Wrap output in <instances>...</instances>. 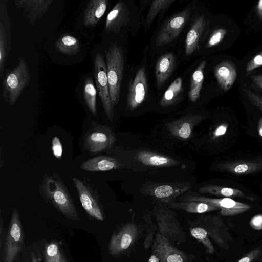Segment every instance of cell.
<instances>
[{"label":"cell","instance_id":"obj_12","mask_svg":"<svg viewBox=\"0 0 262 262\" xmlns=\"http://www.w3.org/2000/svg\"><path fill=\"white\" fill-rule=\"evenodd\" d=\"M191 12L185 9L169 19L158 32L156 39L158 46L166 45L178 37L186 24Z\"/></svg>","mask_w":262,"mask_h":262},{"label":"cell","instance_id":"obj_32","mask_svg":"<svg viewBox=\"0 0 262 262\" xmlns=\"http://www.w3.org/2000/svg\"><path fill=\"white\" fill-rule=\"evenodd\" d=\"M188 223L190 225L189 230L191 235L199 242L203 244L207 253L213 254L215 252V249L209 238L207 231L203 228L193 224L189 221Z\"/></svg>","mask_w":262,"mask_h":262},{"label":"cell","instance_id":"obj_43","mask_svg":"<svg viewBox=\"0 0 262 262\" xmlns=\"http://www.w3.org/2000/svg\"><path fill=\"white\" fill-rule=\"evenodd\" d=\"M253 82L262 90V75H257L252 76Z\"/></svg>","mask_w":262,"mask_h":262},{"label":"cell","instance_id":"obj_21","mask_svg":"<svg viewBox=\"0 0 262 262\" xmlns=\"http://www.w3.org/2000/svg\"><path fill=\"white\" fill-rule=\"evenodd\" d=\"M235 65L230 61H223L214 69V75L220 86L225 91L229 90L237 78Z\"/></svg>","mask_w":262,"mask_h":262},{"label":"cell","instance_id":"obj_5","mask_svg":"<svg viewBox=\"0 0 262 262\" xmlns=\"http://www.w3.org/2000/svg\"><path fill=\"white\" fill-rule=\"evenodd\" d=\"M24 235L17 209L14 208L10 219L3 250L4 262H14L24 245Z\"/></svg>","mask_w":262,"mask_h":262},{"label":"cell","instance_id":"obj_15","mask_svg":"<svg viewBox=\"0 0 262 262\" xmlns=\"http://www.w3.org/2000/svg\"><path fill=\"white\" fill-rule=\"evenodd\" d=\"M147 86L145 70L141 68L129 84L127 95V106L129 110H135L142 104L147 94Z\"/></svg>","mask_w":262,"mask_h":262},{"label":"cell","instance_id":"obj_6","mask_svg":"<svg viewBox=\"0 0 262 262\" xmlns=\"http://www.w3.org/2000/svg\"><path fill=\"white\" fill-rule=\"evenodd\" d=\"M189 222L203 228L207 231L209 237L219 246L229 249L228 243L233 238L229 232V227L221 217L216 215H202L198 216L194 221Z\"/></svg>","mask_w":262,"mask_h":262},{"label":"cell","instance_id":"obj_45","mask_svg":"<svg viewBox=\"0 0 262 262\" xmlns=\"http://www.w3.org/2000/svg\"><path fill=\"white\" fill-rule=\"evenodd\" d=\"M148 262H160V258L157 254L152 251V254L150 255Z\"/></svg>","mask_w":262,"mask_h":262},{"label":"cell","instance_id":"obj_11","mask_svg":"<svg viewBox=\"0 0 262 262\" xmlns=\"http://www.w3.org/2000/svg\"><path fill=\"white\" fill-rule=\"evenodd\" d=\"M81 203L86 214L91 217L102 221L104 216L97 198L90 187L83 181L74 178L72 179Z\"/></svg>","mask_w":262,"mask_h":262},{"label":"cell","instance_id":"obj_34","mask_svg":"<svg viewBox=\"0 0 262 262\" xmlns=\"http://www.w3.org/2000/svg\"><path fill=\"white\" fill-rule=\"evenodd\" d=\"M174 2V0H156L152 1L147 14L146 21L147 24L150 25L160 12L167 9Z\"/></svg>","mask_w":262,"mask_h":262},{"label":"cell","instance_id":"obj_1","mask_svg":"<svg viewBox=\"0 0 262 262\" xmlns=\"http://www.w3.org/2000/svg\"><path fill=\"white\" fill-rule=\"evenodd\" d=\"M39 192L47 201L66 217L75 221L80 220L73 200L63 181L58 175H45Z\"/></svg>","mask_w":262,"mask_h":262},{"label":"cell","instance_id":"obj_27","mask_svg":"<svg viewBox=\"0 0 262 262\" xmlns=\"http://www.w3.org/2000/svg\"><path fill=\"white\" fill-rule=\"evenodd\" d=\"M169 207L172 209L185 210L193 213H204L219 210L212 205L198 201H182L172 202Z\"/></svg>","mask_w":262,"mask_h":262},{"label":"cell","instance_id":"obj_10","mask_svg":"<svg viewBox=\"0 0 262 262\" xmlns=\"http://www.w3.org/2000/svg\"><path fill=\"white\" fill-rule=\"evenodd\" d=\"M183 201H198L217 207L223 216H234L250 209L251 205L235 201L230 198H211L197 195H188L181 199Z\"/></svg>","mask_w":262,"mask_h":262},{"label":"cell","instance_id":"obj_30","mask_svg":"<svg viewBox=\"0 0 262 262\" xmlns=\"http://www.w3.org/2000/svg\"><path fill=\"white\" fill-rule=\"evenodd\" d=\"M97 89L91 77L85 78L84 82L83 97L84 102L90 112L96 115Z\"/></svg>","mask_w":262,"mask_h":262},{"label":"cell","instance_id":"obj_8","mask_svg":"<svg viewBox=\"0 0 262 262\" xmlns=\"http://www.w3.org/2000/svg\"><path fill=\"white\" fill-rule=\"evenodd\" d=\"M115 141V136L111 128L95 124L85 133L83 144L90 153L96 154L112 147Z\"/></svg>","mask_w":262,"mask_h":262},{"label":"cell","instance_id":"obj_17","mask_svg":"<svg viewBox=\"0 0 262 262\" xmlns=\"http://www.w3.org/2000/svg\"><path fill=\"white\" fill-rule=\"evenodd\" d=\"M53 0H15V6L22 10L32 25L41 18L47 13Z\"/></svg>","mask_w":262,"mask_h":262},{"label":"cell","instance_id":"obj_39","mask_svg":"<svg viewBox=\"0 0 262 262\" xmlns=\"http://www.w3.org/2000/svg\"><path fill=\"white\" fill-rule=\"evenodd\" d=\"M52 150L54 156L61 159L62 155V145L58 137L55 136L52 140Z\"/></svg>","mask_w":262,"mask_h":262},{"label":"cell","instance_id":"obj_16","mask_svg":"<svg viewBox=\"0 0 262 262\" xmlns=\"http://www.w3.org/2000/svg\"><path fill=\"white\" fill-rule=\"evenodd\" d=\"M204 118L205 116L201 114H189L169 122L165 125L172 136L186 140L191 136L194 126Z\"/></svg>","mask_w":262,"mask_h":262},{"label":"cell","instance_id":"obj_18","mask_svg":"<svg viewBox=\"0 0 262 262\" xmlns=\"http://www.w3.org/2000/svg\"><path fill=\"white\" fill-rule=\"evenodd\" d=\"M216 167L222 171L234 175L250 174L262 169V158L223 162L218 164Z\"/></svg>","mask_w":262,"mask_h":262},{"label":"cell","instance_id":"obj_9","mask_svg":"<svg viewBox=\"0 0 262 262\" xmlns=\"http://www.w3.org/2000/svg\"><path fill=\"white\" fill-rule=\"evenodd\" d=\"M139 229L133 223H127L114 232L111 237L108 251L113 256H118L125 253L137 241L139 235Z\"/></svg>","mask_w":262,"mask_h":262},{"label":"cell","instance_id":"obj_23","mask_svg":"<svg viewBox=\"0 0 262 262\" xmlns=\"http://www.w3.org/2000/svg\"><path fill=\"white\" fill-rule=\"evenodd\" d=\"M106 0H91L84 9L83 23L85 26H94L105 12L107 6Z\"/></svg>","mask_w":262,"mask_h":262},{"label":"cell","instance_id":"obj_44","mask_svg":"<svg viewBox=\"0 0 262 262\" xmlns=\"http://www.w3.org/2000/svg\"><path fill=\"white\" fill-rule=\"evenodd\" d=\"M257 14L260 20H262V0L258 2L256 6Z\"/></svg>","mask_w":262,"mask_h":262},{"label":"cell","instance_id":"obj_4","mask_svg":"<svg viewBox=\"0 0 262 262\" xmlns=\"http://www.w3.org/2000/svg\"><path fill=\"white\" fill-rule=\"evenodd\" d=\"M153 213L160 234L171 243L185 242L187 234L175 212L168 208L159 206L154 208Z\"/></svg>","mask_w":262,"mask_h":262},{"label":"cell","instance_id":"obj_3","mask_svg":"<svg viewBox=\"0 0 262 262\" xmlns=\"http://www.w3.org/2000/svg\"><path fill=\"white\" fill-rule=\"evenodd\" d=\"M110 95L113 106L118 103L122 81L124 58L121 47L112 43L105 51Z\"/></svg>","mask_w":262,"mask_h":262},{"label":"cell","instance_id":"obj_47","mask_svg":"<svg viewBox=\"0 0 262 262\" xmlns=\"http://www.w3.org/2000/svg\"><path fill=\"white\" fill-rule=\"evenodd\" d=\"M31 261L32 262H38L37 257L34 252H32L31 254Z\"/></svg>","mask_w":262,"mask_h":262},{"label":"cell","instance_id":"obj_13","mask_svg":"<svg viewBox=\"0 0 262 262\" xmlns=\"http://www.w3.org/2000/svg\"><path fill=\"white\" fill-rule=\"evenodd\" d=\"M192 188L187 182L156 184L146 189V193L157 201L169 203Z\"/></svg>","mask_w":262,"mask_h":262},{"label":"cell","instance_id":"obj_42","mask_svg":"<svg viewBox=\"0 0 262 262\" xmlns=\"http://www.w3.org/2000/svg\"><path fill=\"white\" fill-rule=\"evenodd\" d=\"M249 225L255 230H262V214H258L253 216L249 222Z\"/></svg>","mask_w":262,"mask_h":262},{"label":"cell","instance_id":"obj_41","mask_svg":"<svg viewBox=\"0 0 262 262\" xmlns=\"http://www.w3.org/2000/svg\"><path fill=\"white\" fill-rule=\"evenodd\" d=\"M228 128V125L226 123L218 125L212 132L211 139L214 140L224 135L227 132Z\"/></svg>","mask_w":262,"mask_h":262},{"label":"cell","instance_id":"obj_25","mask_svg":"<svg viewBox=\"0 0 262 262\" xmlns=\"http://www.w3.org/2000/svg\"><path fill=\"white\" fill-rule=\"evenodd\" d=\"M137 159L144 165L156 167L177 165L179 161L170 157L148 151H141L137 154Z\"/></svg>","mask_w":262,"mask_h":262},{"label":"cell","instance_id":"obj_40","mask_svg":"<svg viewBox=\"0 0 262 262\" xmlns=\"http://www.w3.org/2000/svg\"><path fill=\"white\" fill-rule=\"evenodd\" d=\"M260 250L258 248H255L245 255L237 262H252L260 254Z\"/></svg>","mask_w":262,"mask_h":262},{"label":"cell","instance_id":"obj_35","mask_svg":"<svg viewBox=\"0 0 262 262\" xmlns=\"http://www.w3.org/2000/svg\"><path fill=\"white\" fill-rule=\"evenodd\" d=\"M61 254L57 242L52 241L46 244L44 249L45 262H59Z\"/></svg>","mask_w":262,"mask_h":262},{"label":"cell","instance_id":"obj_22","mask_svg":"<svg viewBox=\"0 0 262 262\" xmlns=\"http://www.w3.org/2000/svg\"><path fill=\"white\" fill-rule=\"evenodd\" d=\"M175 64V57L172 53L161 56L157 61L155 76L158 88H160L172 73Z\"/></svg>","mask_w":262,"mask_h":262},{"label":"cell","instance_id":"obj_46","mask_svg":"<svg viewBox=\"0 0 262 262\" xmlns=\"http://www.w3.org/2000/svg\"><path fill=\"white\" fill-rule=\"evenodd\" d=\"M257 132L259 136L262 138V117L259 118L258 122Z\"/></svg>","mask_w":262,"mask_h":262},{"label":"cell","instance_id":"obj_37","mask_svg":"<svg viewBox=\"0 0 262 262\" xmlns=\"http://www.w3.org/2000/svg\"><path fill=\"white\" fill-rule=\"evenodd\" d=\"M244 92L251 102L262 111V97L247 88H244Z\"/></svg>","mask_w":262,"mask_h":262},{"label":"cell","instance_id":"obj_36","mask_svg":"<svg viewBox=\"0 0 262 262\" xmlns=\"http://www.w3.org/2000/svg\"><path fill=\"white\" fill-rule=\"evenodd\" d=\"M226 33L227 30L225 28H219L214 31L207 41V47L211 48L219 45L222 41Z\"/></svg>","mask_w":262,"mask_h":262},{"label":"cell","instance_id":"obj_28","mask_svg":"<svg viewBox=\"0 0 262 262\" xmlns=\"http://www.w3.org/2000/svg\"><path fill=\"white\" fill-rule=\"evenodd\" d=\"M55 48L58 52L67 55H74L80 50L79 40L74 36L65 34L55 42Z\"/></svg>","mask_w":262,"mask_h":262},{"label":"cell","instance_id":"obj_33","mask_svg":"<svg viewBox=\"0 0 262 262\" xmlns=\"http://www.w3.org/2000/svg\"><path fill=\"white\" fill-rule=\"evenodd\" d=\"M10 44L8 42L6 29L2 21L0 23V76L2 77L7 57L9 54Z\"/></svg>","mask_w":262,"mask_h":262},{"label":"cell","instance_id":"obj_2","mask_svg":"<svg viewBox=\"0 0 262 262\" xmlns=\"http://www.w3.org/2000/svg\"><path fill=\"white\" fill-rule=\"evenodd\" d=\"M18 61L14 69L6 70L3 79V96L10 105L15 103L30 81V71L26 61L19 57Z\"/></svg>","mask_w":262,"mask_h":262},{"label":"cell","instance_id":"obj_26","mask_svg":"<svg viewBox=\"0 0 262 262\" xmlns=\"http://www.w3.org/2000/svg\"><path fill=\"white\" fill-rule=\"evenodd\" d=\"M205 26L204 16L198 17L188 31L185 40V54H192L199 47L200 39Z\"/></svg>","mask_w":262,"mask_h":262},{"label":"cell","instance_id":"obj_31","mask_svg":"<svg viewBox=\"0 0 262 262\" xmlns=\"http://www.w3.org/2000/svg\"><path fill=\"white\" fill-rule=\"evenodd\" d=\"M182 79L178 77L175 79L164 92L160 104L163 107H167L173 104L182 91Z\"/></svg>","mask_w":262,"mask_h":262},{"label":"cell","instance_id":"obj_7","mask_svg":"<svg viewBox=\"0 0 262 262\" xmlns=\"http://www.w3.org/2000/svg\"><path fill=\"white\" fill-rule=\"evenodd\" d=\"M94 76L96 89L107 118L112 121L114 116V106L110 95L106 64L103 56L98 53L94 59Z\"/></svg>","mask_w":262,"mask_h":262},{"label":"cell","instance_id":"obj_29","mask_svg":"<svg viewBox=\"0 0 262 262\" xmlns=\"http://www.w3.org/2000/svg\"><path fill=\"white\" fill-rule=\"evenodd\" d=\"M206 63L205 61H202L192 74L188 94L189 99L192 102H195L200 97Z\"/></svg>","mask_w":262,"mask_h":262},{"label":"cell","instance_id":"obj_19","mask_svg":"<svg viewBox=\"0 0 262 262\" xmlns=\"http://www.w3.org/2000/svg\"><path fill=\"white\" fill-rule=\"evenodd\" d=\"M129 19V12L126 4L119 1L108 14L105 29L107 32L118 33Z\"/></svg>","mask_w":262,"mask_h":262},{"label":"cell","instance_id":"obj_14","mask_svg":"<svg viewBox=\"0 0 262 262\" xmlns=\"http://www.w3.org/2000/svg\"><path fill=\"white\" fill-rule=\"evenodd\" d=\"M152 250L159 256L160 262H190L187 254L175 247L158 232L155 234Z\"/></svg>","mask_w":262,"mask_h":262},{"label":"cell","instance_id":"obj_48","mask_svg":"<svg viewBox=\"0 0 262 262\" xmlns=\"http://www.w3.org/2000/svg\"><path fill=\"white\" fill-rule=\"evenodd\" d=\"M59 262H67L64 256L61 254Z\"/></svg>","mask_w":262,"mask_h":262},{"label":"cell","instance_id":"obj_38","mask_svg":"<svg viewBox=\"0 0 262 262\" xmlns=\"http://www.w3.org/2000/svg\"><path fill=\"white\" fill-rule=\"evenodd\" d=\"M262 66V52L256 54L253 58L248 63L246 67V72L247 73L250 72L257 68Z\"/></svg>","mask_w":262,"mask_h":262},{"label":"cell","instance_id":"obj_24","mask_svg":"<svg viewBox=\"0 0 262 262\" xmlns=\"http://www.w3.org/2000/svg\"><path fill=\"white\" fill-rule=\"evenodd\" d=\"M199 191L201 193L209 194L224 198H242L251 201L255 198L246 194L241 190L218 185L208 184L201 187Z\"/></svg>","mask_w":262,"mask_h":262},{"label":"cell","instance_id":"obj_20","mask_svg":"<svg viewBox=\"0 0 262 262\" xmlns=\"http://www.w3.org/2000/svg\"><path fill=\"white\" fill-rule=\"evenodd\" d=\"M123 165L117 159L106 156H99L82 163L80 167L87 171H104L117 169Z\"/></svg>","mask_w":262,"mask_h":262}]
</instances>
